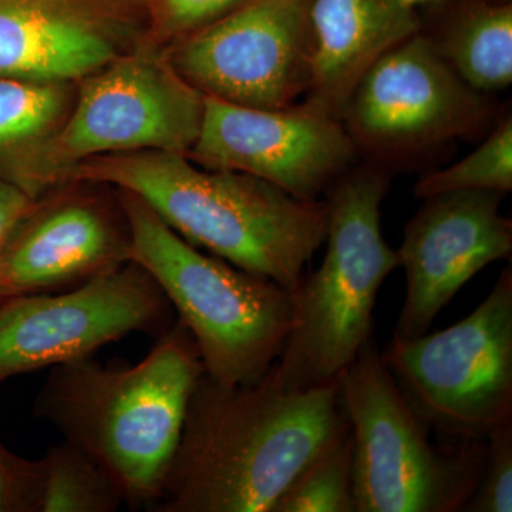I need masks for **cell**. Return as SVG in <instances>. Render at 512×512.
I'll list each match as a JSON object with an SVG mask.
<instances>
[{"mask_svg":"<svg viewBox=\"0 0 512 512\" xmlns=\"http://www.w3.org/2000/svg\"><path fill=\"white\" fill-rule=\"evenodd\" d=\"M350 431L339 380L302 390L202 375L156 512H274L289 485Z\"/></svg>","mask_w":512,"mask_h":512,"instance_id":"6da1fadb","label":"cell"},{"mask_svg":"<svg viewBox=\"0 0 512 512\" xmlns=\"http://www.w3.org/2000/svg\"><path fill=\"white\" fill-rule=\"evenodd\" d=\"M72 183L110 185L146 202L181 238L292 292L325 242L326 200L305 201L254 175L198 167L187 154L92 158Z\"/></svg>","mask_w":512,"mask_h":512,"instance_id":"7a4b0ae2","label":"cell"},{"mask_svg":"<svg viewBox=\"0 0 512 512\" xmlns=\"http://www.w3.org/2000/svg\"><path fill=\"white\" fill-rule=\"evenodd\" d=\"M204 373L194 339L175 319L137 365L89 357L53 367L36 414L94 461L124 504L151 511Z\"/></svg>","mask_w":512,"mask_h":512,"instance_id":"3957f363","label":"cell"},{"mask_svg":"<svg viewBox=\"0 0 512 512\" xmlns=\"http://www.w3.org/2000/svg\"><path fill=\"white\" fill-rule=\"evenodd\" d=\"M389 184L380 168L360 167L346 171L326 192L325 259L291 292L292 330L266 373L282 389L338 379L373 338L377 293L400 266L382 234L380 208Z\"/></svg>","mask_w":512,"mask_h":512,"instance_id":"277c9868","label":"cell"},{"mask_svg":"<svg viewBox=\"0 0 512 512\" xmlns=\"http://www.w3.org/2000/svg\"><path fill=\"white\" fill-rule=\"evenodd\" d=\"M119 200L130 229L128 259L167 296L194 339L205 375L225 386L259 382L291 333V292L202 254L136 195L120 191Z\"/></svg>","mask_w":512,"mask_h":512,"instance_id":"5b68a950","label":"cell"},{"mask_svg":"<svg viewBox=\"0 0 512 512\" xmlns=\"http://www.w3.org/2000/svg\"><path fill=\"white\" fill-rule=\"evenodd\" d=\"M353 437L356 512H461L476 491L485 440L434 443L370 338L338 377Z\"/></svg>","mask_w":512,"mask_h":512,"instance_id":"8992f818","label":"cell"},{"mask_svg":"<svg viewBox=\"0 0 512 512\" xmlns=\"http://www.w3.org/2000/svg\"><path fill=\"white\" fill-rule=\"evenodd\" d=\"M205 96L146 40L84 77L69 116L36 164V200L72 181L92 158L138 151L188 154L200 136Z\"/></svg>","mask_w":512,"mask_h":512,"instance_id":"52a82bcc","label":"cell"},{"mask_svg":"<svg viewBox=\"0 0 512 512\" xmlns=\"http://www.w3.org/2000/svg\"><path fill=\"white\" fill-rule=\"evenodd\" d=\"M404 396L444 440H485L512 419V271L450 328L382 350Z\"/></svg>","mask_w":512,"mask_h":512,"instance_id":"ba28073f","label":"cell"},{"mask_svg":"<svg viewBox=\"0 0 512 512\" xmlns=\"http://www.w3.org/2000/svg\"><path fill=\"white\" fill-rule=\"evenodd\" d=\"M171 303L157 282L127 261L69 292L0 302V383L22 373L89 359L131 333H163Z\"/></svg>","mask_w":512,"mask_h":512,"instance_id":"9c48e42d","label":"cell"},{"mask_svg":"<svg viewBox=\"0 0 512 512\" xmlns=\"http://www.w3.org/2000/svg\"><path fill=\"white\" fill-rule=\"evenodd\" d=\"M168 50L204 96L255 109L291 106L311 84V0H245Z\"/></svg>","mask_w":512,"mask_h":512,"instance_id":"30bf717a","label":"cell"},{"mask_svg":"<svg viewBox=\"0 0 512 512\" xmlns=\"http://www.w3.org/2000/svg\"><path fill=\"white\" fill-rule=\"evenodd\" d=\"M487 114L483 93L464 83L419 32L366 70L340 120L357 150L382 157L466 136Z\"/></svg>","mask_w":512,"mask_h":512,"instance_id":"8fae6325","label":"cell"},{"mask_svg":"<svg viewBox=\"0 0 512 512\" xmlns=\"http://www.w3.org/2000/svg\"><path fill=\"white\" fill-rule=\"evenodd\" d=\"M356 151L342 120L315 101L255 109L205 96L200 136L187 156L316 201L349 170Z\"/></svg>","mask_w":512,"mask_h":512,"instance_id":"7c38bea8","label":"cell"},{"mask_svg":"<svg viewBox=\"0 0 512 512\" xmlns=\"http://www.w3.org/2000/svg\"><path fill=\"white\" fill-rule=\"evenodd\" d=\"M504 192L453 191L424 198L404 228L399 249L407 291L393 336L430 329L468 281L511 258L512 222L500 212Z\"/></svg>","mask_w":512,"mask_h":512,"instance_id":"4fadbf2b","label":"cell"},{"mask_svg":"<svg viewBox=\"0 0 512 512\" xmlns=\"http://www.w3.org/2000/svg\"><path fill=\"white\" fill-rule=\"evenodd\" d=\"M148 0H0V77L79 83L150 40Z\"/></svg>","mask_w":512,"mask_h":512,"instance_id":"5bb4252c","label":"cell"},{"mask_svg":"<svg viewBox=\"0 0 512 512\" xmlns=\"http://www.w3.org/2000/svg\"><path fill=\"white\" fill-rule=\"evenodd\" d=\"M128 251L123 207L116 212L93 195L52 191L36 200L0 251V293L10 298L80 285L130 261Z\"/></svg>","mask_w":512,"mask_h":512,"instance_id":"9a60e30c","label":"cell"},{"mask_svg":"<svg viewBox=\"0 0 512 512\" xmlns=\"http://www.w3.org/2000/svg\"><path fill=\"white\" fill-rule=\"evenodd\" d=\"M313 60L306 99L339 117L360 77L387 50L420 32L400 0H311Z\"/></svg>","mask_w":512,"mask_h":512,"instance_id":"2e32d148","label":"cell"},{"mask_svg":"<svg viewBox=\"0 0 512 512\" xmlns=\"http://www.w3.org/2000/svg\"><path fill=\"white\" fill-rule=\"evenodd\" d=\"M76 83L0 77V180L30 198L37 161L72 109Z\"/></svg>","mask_w":512,"mask_h":512,"instance_id":"e0dca14e","label":"cell"},{"mask_svg":"<svg viewBox=\"0 0 512 512\" xmlns=\"http://www.w3.org/2000/svg\"><path fill=\"white\" fill-rule=\"evenodd\" d=\"M433 40L444 60L478 93L505 89L512 82V6L478 3Z\"/></svg>","mask_w":512,"mask_h":512,"instance_id":"ac0fdd59","label":"cell"},{"mask_svg":"<svg viewBox=\"0 0 512 512\" xmlns=\"http://www.w3.org/2000/svg\"><path fill=\"white\" fill-rule=\"evenodd\" d=\"M123 504L106 474L67 441L40 458L35 512H113Z\"/></svg>","mask_w":512,"mask_h":512,"instance_id":"d6986e66","label":"cell"},{"mask_svg":"<svg viewBox=\"0 0 512 512\" xmlns=\"http://www.w3.org/2000/svg\"><path fill=\"white\" fill-rule=\"evenodd\" d=\"M512 190V120L504 119L473 153L444 170L423 175L414 187L420 200L453 191Z\"/></svg>","mask_w":512,"mask_h":512,"instance_id":"ffe728a7","label":"cell"},{"mask_svg":"<svg viewBox=\"0 0 512 512\" xmlns=\"http://www.w3.org/2000/svg\"><path fill=\"white\" fill-rule=\"evenodd\" d=\"M274 512H356L350 431L299 474Z\"/></svg>","mask_w":512,"mask_h":512,"instance_id":"44dd1931","label":"cell"},{"mask_svg":"<svg viewBox=\"0 0 512 512\" xmlns=\"http://www.w3.org/2000/svg\"><path fill=\"white\" fill-rule=\"evenodd\" d=\"M245 0H148L151 40L171 46L224 18Z\"/></svg>","mask_w":512,"mask_h":512,"instance_id":"7402d4cb","label":"cell"},{"mask_svg":"<svg viewBox=\"0 0 512 512\" xmlns=\"http://www.w3.org/2000/svg\"><path fill=\"white\" fill-rule=\"evenodd\" d=\"M512 511V419L485 439L483 473L463 512Z\"/></svg>","mask_w":512,"mask_h":512,"instance_id":"603a6c76","label":"cell"},{"mask_svg":"<svg viewBox=\"0 0 512 512\" xmlns=\"http://www.w3.org/2000/svg\"><path fill=\"white\" fill-rule=\"evenodd\" d=\"M39 460L10 453L0 444V512H35Z\"/></svg>","mask_w":512,"mask_h":512,"instance_id":"cb8c5ba5","label":"cell"},{"mask_svg":"<svg viewBox=\"0 0 512 512\" xmlns=\"http://www.w3.org/2000/svg\"><path fill=\"white\" fill-rule=\"evenodd\" d=\"M35 202L16 185L0 180V251Z\"/></svg>","mask_w":512,"mask_h":512,"instance_id":"d4e9b609","label":"cell"},{"mask_svg":"<svg viewBox=\"0 0 512 512\" xmlns=\"http://www.w3.org/2000/svg\"><path fill=\"white\" fill-rule=\"evenodd\" d=\"M400 2L404 3V5L409 6V8H413L416 5H420V3L433 2V0H400Z\"/></svg>","mask_w":512,"mask_h":512,"instance_id":"484cf974","label":"cell"},{"mask_svg":"<svg viewBox=\"0 0 512 512\" xmlns=\"http://www.w3.org/2000/svg\"><path fill=\"white\" fill-rule=\"evenodd\" d=\"M5 299V296H3L2 293H0V302L5 301Z\"/></svg>","mask_w":512,"mask_h":512,"instance_id":"4316f807","label":"cell"}]
</instances>
